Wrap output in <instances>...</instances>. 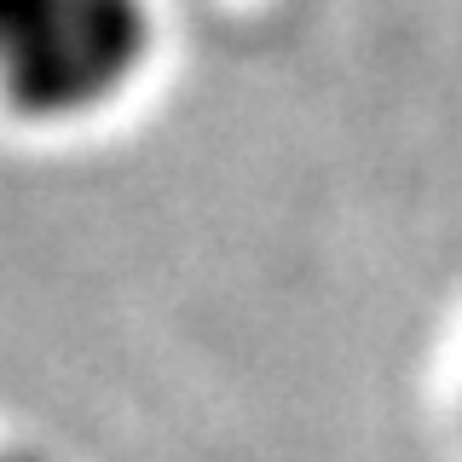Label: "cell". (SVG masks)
<instances>
[{"label":"cell","mask_w":462,"mask_h":462,"mask_svg":"<svg viewBox=\"0 0 462 462\" xmlns=\"http://www.w3.org/2000/svg\"><path fill=\"white\" fill-rule=\"evenodd\" d=\"M144 0H0V93L35 116H69L139 69Z\"/></svg>","instance_id":"1"}]
</instances>
